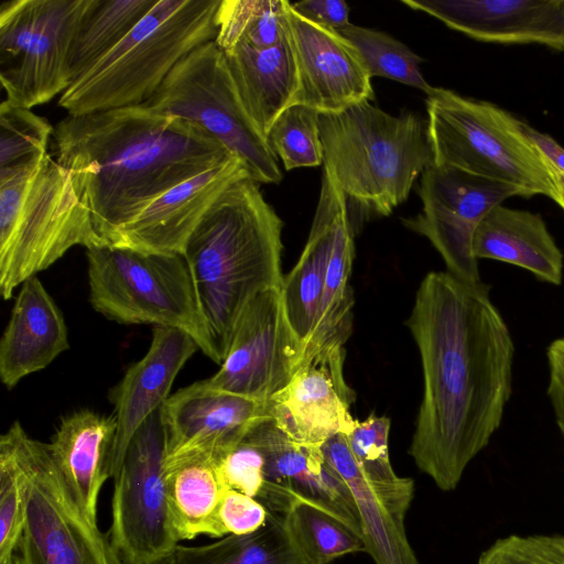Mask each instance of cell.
I'll list each match as a JSON object with an SVG mask.
<instances>
[{"label": "cell", "instance_id": "cell-45", "mask_svg": "<svg viewBox=\"0 0 564 564\" xmlns=\"http://www.w3.org/2000/svg\"><path fill=\"white\" fill-rule=\"evenodd\" d=\"M555 178L558 193L555 203H557L564 209V175L557 173L555 174Z\"/></svg>", "mask_w": 564, "mask_h": 564}, {"label": "cell", "instance_id": "cell-8", "mask_svg": "<svg viewBox=\"0 0 564 564\" xmlns=\"http://www.w3.org/2000/svg\"><path fill=\"white\" fill-rule=\"evenodd\" d=\"M3 435L20 468L24 529L15 564H124L109 534L80 510L47 444L32 438L19 421Z\"/></svg>", "mask_w": 564, "mask_h": 564}, {"label": "cell", "instance_id": "cell-43", "mask_svg": "<svg viewBox=\"0 0 564 564\" xmlns=\"http://www.w3.org/2000/svg\"><path fill=\"white\" fill-rule=\"evenodd\" d=\"M549 398L556 424H564V337L553 339L546 347Z\"/></svg>", "mask_w": 564, "mask_h": 564}, {"label": "cell", "instance_id": "cell-17", "mask_svg": "<svg viewBox=\"0 0 564 564\" xmlns=\"http://www.w3.org/2000/svg\"><path fill=\"white\" fill-rule=\"evenodd\" d=\"M246 438L264 457V484L256 499L268 511L284 514L289 501L300 496L332 508L360 527L350 490L321 447L292 441L271 419L258 424Z\"/></svg>", "mask_w": 564, "mask_h": 564}, {"label": "cell", "instance_id": "cell-1", "mask_svg": "<svg viewBox=\"0 0 564 564\" xmlns=\"http://www.w3.org/2000/svg\"><path fill=\"white\" fill-rule=\"evenodd\" d=\"M485 282L430 272L408 326L421 356L423 398L409 453L444 490L499 430L512 395L514 341Z\"/></svg>", "mask_w": 564, "mask_h": 564}, {"label": "cell", "instance_id": "cell-44", "mask_svg": "<svg viewBox=\"0 0 564 564\" xmlns=\"http://www.w3.org/2000/svg\"><path fill=\"white\" fill-rule=\"evenodd\" d=\"M520 127L530 142L540 151L555 171V174L564 175V148L552 137L540 132L530 124L520 120Z\"/></svg>", "mask_w": 564, "mask_h": 564}, {"label": "cell", "instance_id": "cell-23", "mask_svg": "<svg viewBox=\"0 0 564 564\" xmlns=\"http://www.w3.org/2000/svg\"><path fill=\"white\" fill-rule=\"evenodd\" d=\"M347 215L345 196L334 174L323 166L319 197L307 241L281 286L286 316L304 347L318 316L336 230Z\"/></svg>", "mask_w": 564, "mask_h": 564}, {"label": "cell", "instance_id": "cell-47", "mask_svg": "<svg viewBox=\"0 0 564 564\" xmlns=\"http://www.w3.org/2000/svg\"><path fill=\"white\" fill-rule=\"evenodd\" d=\"M557 427H558V430H560V432H561V434H562V436L564 438V424L560 423V424H557Z\"/></svg>", "mask_w": 564, "mask_h": 564}, {"label": "cell", "instance_id": "cell-9", "mask_svg": "<svg viewBox=\"0 0 564 564\" xmlns=\"http://www.w3.org/2000/svg\"><path fill=\"white\" fill-rule=\"evenodd\" d=\"M142 106L204 128L243 162L253 181H281L278 158L245 108L215 41L183 57Z\"/></svg>", "mask_w": 564, "mask_h": 564}, {"label": "cell", "instance_id": "cell-26", "mask_svg": "<svg viewBox=\"0 0 564 564\" xmlns=\"http://www.w3.org/2000/svg\"><path fill=\"white\" fill-rule=\"evenodd\" d=\"M325 459L350 490L366 552L376 564H420L408 540L404 517L367 479L355 459L347 435L337 434L321 447Z\"/></svg>", "mask_w": 564, "mask_h": 564}, {"label": "cell", "instance_id": "cell-33", "mask_svg": "<svg viewBox=\"0 0 564 564\" xmlns=\"http://www.w3.org/2000/svg\"><path fill=\"white\" fill-rule=\"evenodd\" d=\"M286 0H221L216 13L215 43L221 51L238 44L264 50L288 32Z\"/></svg>", "mask_w": 564, "mask_h": 564}, {"label": "cell", "instance_id": "cell-5", "mask_svg": "<svg viewBox=\"0 0 564 564\" xmlns=\"http://www.w3.org/2000/svg\"><path fill=\"white\" fill-rule=\"evenodd\" d=\"M221 0H159L134 29L59 96L68 115L145 104L174 66L215 41Z\"/></svg>", "mask_w": 564, "mask_h": 564}, {"label": "cell", "instance_id": "cell-36", "mask_svg": "<svg viewBox=\"0 0 564 564\" xmlns=\"http://www.w3.org/2000/svg\"><path fill=\"white\" fill-rule=\"evenodd\" d=\"M265 138L286 171L324 164L319 112L307 106L292 105L284 109Z\"/></svg>", "mask_w": 564, "mask_h": 564}, {"label": "cell", "instance_id": "cell-6", "mask_svg": "<svg viewBox=\"0 0 564 564\" xmlns=\"http://www.w3.org/2000/svg\"><path fill=\"white\" fill-rule=\"evenodd\" d=\"M425 104L433 164L512 185L524 197L544 195L556 202L555 171L518 118L442 87H434Z\"/></svg>", "mask_w": 564, "mask_h": 564}, {"label": "cell", "instance_id": "cell-21", "mask_svg": "<svg viewBox=\"0 0 564 564\" xmlns=\"http://www.w3.org/2000/svg\"><path fill=\"white\" fill-rule=\"evenodd\" d=\"M198 349L196 340L181 329L153 327L147 354L127 369L111 391L117 433L110 478L118 476L135 432L169 399L176 376Z\"/></svg>", "mask_w": 564, "mask_h": 564}, {"label": "cell", "instance_id": "cell-7", "mask_svg": "<svg viewBox=\"0 0 564 564\" xmlns=\"http://www.w3.org/2000/svg\"><path fill=\"white\" fill-rule=\"evenodd\" d=\"M89 301L94 310L122 324H153L189 334L216 362L182 253L147 252L112 245L87 249Z\"/></svg>", "mask_w": 564, "mask_h": 564}, {"label": "cell", "instance_id": "cell-16", "mask_svg": "<svg viewBox=\"0 0 564 564\" xmlns=\"http://www.w3.org/2000/svg\"><path fill=\"white\" fill-rule=\"evenodd\" d=\"M286 13L297 72L292 105L335 113L375 99L371 76L358 50L345 36L301 17L291 2Z\"/></svg>", "mask_w": 564, "mask_h": 564}, {"label": "cell", "instance_id": "cell-25", "mask_svg": "<svg viewBox=\"0 0 564 564\" xmlns=\"http://www.w3.org/2000/svg\"><path fill=\"white\" fill-rule=\"evenodd\" d=\"M477 260L519 267L539 281L558 286L564 279V254L542 216L499 204L477 226L473 237Z\"/></svg>", "mask_w": 564, "mask_h": 564}, {"label": "cell", "instance_id": "cell-48", "mask_svg": "<svg viewBox=\"0 0 564 564\" xmlns=\"http://www.w3.org/2000/svg\"><path fill=\"white\" fill-rule=\"evenodd\" d=\"M4 564H15V563H14V560L12 558L11 561H9V562H7Z\"/></svg>", "mask_w": 564, "mask_h": 564}, {"label": "cell", "instance_id": "cell-31", "mask_svg": "<svg viewBox=\"0 0 564 564\" xmlns=\"http://www.w3.org/2000/svg\"><path fill=\"white\" fill-rule=\"evenodd\" d=\"M354 237L347 215L336 230L318 316L305 344L302 362L329 346L345 345L351 334L355 303L350 285L355 258Z\"/></svg>", "mask_w": 564, "mask_h": 564}, {"label": "cell", "instance_id": "cell-22", "mask_svg": "<svg viewBox=\"0 0 564 564\" xmlns=\"http://www.w3.org/2000/svg\"><path fill=\"white\" fill-rule=\"evenodd\" d=\"M69 348L64 316L40 279L21 284L0 339V379L12 389Z\"/></svg>", "mask_w": 564, "mask_h": 564}, {"label": "cell", "instance_id": "cell-19", "mask_svg": "<svg viewBox=\"0 0 564 564\" xmlns=\"http://www.w3.org/2000/svg\"><path fill=\"white\" fill-rule=\"evenodd\" d=\"M484 42L542 44L564 52V0H401Z\"/></svg>", "mask_w": 564, "mask_h": 564}, {"label": "cell", "instance_id": "cell-24", "mask_svg": "<svg viewBox=\"0 0 564 564\" xmlns=\"http://www.w3.org/2000/svg\"><path fill=\"white\" fill-rule=\"evenodd\" d=\"M116 433L113 415L84 409L64 416L47 444L76 503L93 523L100 489L110 478Z\"/></svg>", "mask_w": 564, "mask_h": 564}, {"label": "cell", "instance_id": "cell-28", "mask_svg": "<svg viewBox=\"0 0 564 564\" xmlns=\"http://www.w3.org/2000/svg\"><path fill=\"white\" fill-rule=\"evenodd\" d=\"M163 478L178 541L200 534L223 538L218 509L227 488L220 479L214 455L194 449L165 457Z\"/></svg>", "mask_w": 564, "mask_h": 564}, {"label": "cell", "instance_id": "cell-29", "mask_svg": "<svg viewBox=\"0 0 564 564\" xmlns=\"http://www.w3.org/2000/svg\"><path fill=\"white\" fill-rule=\"evenodd\" d=\"M158 1L87 0L67 53L69 86L110 53Z\"/></svg>", "mask_w": 564, "mask_h": 564}, {"label": "cell", "instance_id": "cell-3", "mask_svg": "<svg viewBox=\"0 0 564 564\" xmlns=\"http://www.w3.org/2000/svg\"><path fill=\"white\" fill-rule=\"evenodd\" d=\"M259 184L245 177L225 188L183 250L219 365L247 305L283 283V223Z\"/></svg>", "mask_w": 564, "mask_h": 564}, {"label": "cell", "instance_id": "cell-41", "mask_svg": "<svg viewBox=\"0 0 564 564\" xmlns=\"http://www.w3.org/2000/svg\"><path fill=\"white\" fill-rule=\"evenodd\" d=\"M267 518V508L256 498L235 489L225 490L218 509L223 536L252 533L265 523Z\"/></svg>", "mask_w": 564, "mask_h": 564}, {"label": "cell", "instance_id": "cell-10", "mask_svg": "<svg viewBox=\"0 0 564 564\" xmlns=\"http://www.w3.org/2000/svg\"><path fill=\"white\" fill-rule=\"evenodd\" d=\"M106 245L68 172L46 153L21 203L10 237L0 243V293L15 289L47 269L70 248Z\"/></svg>", "mask_w": 564, "mask_h": 564}, {"label": "cell", "instance_id": "cell-14", "mask_svg": "<svg viewBox=\"0 0 564 564\" xmlns=\"http://www.w3.org/2000/svg\"><path fill=\"white\" fill-rule=\"evenodd\" d=\"M303 354L281 288H272L247 305L219 370L203 381L215 390L268 402L291 381Z\"/></svg>", "mask_w": 564, "mask_h": 564}, {"label": "cell", "instance_id": "cell-2", "mask_svg": "<svg viewBox=\"0 0 564 564\" xmlns=\"http://www.w3.org/2000/svg\"><path fill=\"white\" fill-rule=\"evenodd\" d=\"M53 141L108 245L166 191L237 158L200 126L143 106L67 115Z\"/></svg>", "mask_w": 564, "mask_h": 564}, {"label": "cell", "instance_id": "cell-38", "mask_svg": "<svg viewBox=\"0 0 564 564\" xmlns=\"http://www.w3.org/2000/svg\"><path fill=\"white\" fill-rule=\"evenodd\" d=\"M20 468L9 440L0 437V564L11 561L24 529Z\"/></svg>", "mask_w": 564, "mask_h": 564}, {"label": "cell", "instance_id": "cell-40", "mask_svg": "<svg viewBox=\"0 0 564 564\" xmlns=\"http://www.w3.org/2000/svg\"><path fill=\"white\" fill-rule=\"evenodd\" d=\"M227 489L257 498L264 484V457L246 437L228 452L214 456Z\"/></svg>", "mask_w": 564, "mask_h": 564}, {"label": "cell", "instance_id": "cell-12", "mask_svg": "<svg viewBox=\"0 0 564 564\" xmlns=\"http://www.w3.org/2000/svg\"><path fill=\"white\" fill-rule=\"evenodd\" d=\"M161 408L133 435L113 479L108 534L124 564H155L174 554L180 542L163 478L166 433Z\"/></svg>", "mask_w": 564, "mask_h": 564}, {"label": "cell", "instance_id": "cell-13", "mask_svg": "<svg viewBox=\"0 0 564 564\" xmlns=\"http://www.w3.org/2000/svg\"><path fill=\"white\" fill-rule=\"evenodd\" d=\"M422 210L402 218L404 227L430 240L443 258L446 271L470 283L481 282L473 237L481 219L509 197L523 196L509 184L464 171L429 165L417 188Z\"/></svg>", "mask_w": 564, "mask_h": 564}, {"label": "cell", "instance_id": "cell-4", "mask_svg": "<svg viewBox=\"0 0 564 564\" xmlns=\"http://www.w3.org/2000/svg\"><path fill=\"white\" fill-rule=\"evenodd\" d=\"M323 166L341 189L351 229L386 217L404 203L433 163L427 123L406 111L390 115L370 101L339 112L319 113Z\"/></svg>", "mask_w": 564, "mask_h": 564}, {"label": "cell", "instance_id": "cell-30", "mask_svg": "<svg viewBox=\"0 0 564 564\" xmlns=\"http://www.w3.org/2000/svg\"><path fill=\"white\" fill-rule=\"evenodd\" d=\"M174 554L178 564H314L291 534L284 514L271 511L252 533L229 534L199 546L178 544Z\"/></svg>", "mask_w": 564, "mask_h": 564}, {"label": "cell", "instance_id": "cell-42", "mask_svg": "<svg viewBox=\"0 0 564 564\" xmlns=\"http://www.w3.org/2000/svg\"><path fill=\"white\" fill-rule=\"evenodd\" d=\"M292 8L308 21L338 32L350 24L349 7L343 0H303Z\"/></svg>", "mask_w": 564, "mask_h": 564}, {"label": "cell", "instance_id": "cell-34", "mask_svg": "<svg viewBox=\"0 0 564 564\" xmlns=\"http://www.w3.org/2000/svg\"><path fill=\"white\" fill-rule=\"evenodd\" d=\"M390 420L371 413L356 421L347 441L349 448L367 479L388 503L405 516L414 494L413 479L398 476L390 463L388 438Z\"/></svg>", "mask_w": 564, "mask_h": 564}, {"label": "cell", "instance_id": "cell-37", "mask_svg": "<svg viewBox=\"0 0 564 564\" xmlns=\"http://www.w3.org/2000/svg\"><path fill=\"white\" fill-rule=\"evenodd\" d=\"M54 127L31 109L6 99L0 105V169H8L47 153Z\"/></svg>", "mask_w": 564, "mask_h": 564}, {"label": "cell", "instance_id": "cell-18", "mask_svg": "<svg viewBox=\"0 0 564 564\" xmlns=\"http://www.w3.org/2000/svg\"><path fill=\"white\" fill-rule=\"evenodd\" d=\"M161 413L165 457L194 449L219 456L271 419L268 402L212 389L203 380L171 394Z\"/></svg>", "mask_w": 564, "mask_h": 564}, {"label": "cell", "instance_id": "cell-35", "mask_svg": "<svg viewBox=\"0 0 564 564\" xmlns=\"http://www.w3.org/2000/svg\"><path fill=\"white\" fill-rule=\"evenodd\" d=\"M339 33L358 50L371 78L395 80L426 95L433 90L421 70L424 59L404 43L386 32L351 23Z\"/></svg>", "mask_w": 564, "mask_h": 564}, {"label": "cell", "instance_id": "cell-32", "mask_svg": "<svg viewBox=\"0 0 564 564\" xmlns=\"http://www.w3.org/2000/svg\"><path fill=\"white\" fill-rule=\"evenodd\" d=\"M284 519L291 534L314 564H328L349 553L366 552L360 527L313 499L293 497Z\"/></svg>", "mask_w": 564, "mask_h": 564}, {"label": "cell", "instance_id": "cell-15", "mask_svg": "<svg viewBox=\"0 0 564 564\" xmlns=\"http://www.w3.org/2000/svg\"><path fill=\"white\" fill-rule=\"evenodd\" d=\"M344 346H329L304 360L268 401L271 420L292 441L322 447L330 437L354 430L355 392L344 377Z\"/></svg>", "mask_w": 564, "mask_h": 564}, {"label": "cell", "instance_id": "cell-39", "mask_svg": "<svg viewBox=\"0 0 564 564\" xmlns=\"http://www.w3.org/2000/svg\"><path fill=\"white\" fill-rule=\"evenodd\" d=\"M478 564H564V534H511L485 550Z\"/></svg>", "mask_w": 564, "mask_h": 564}, {"label": "cell", "instance_id": "cell-11", "mask_svg": "<svg viewBox=\"0 0 564 564\" xmlns=\"http://www.w3.org/2000/svg\"><path fill=\"white\" fill-rule=\"evenodd\" d=\"M87 0H8L0 4V80L6 100L31 109L69 86V44Z\"/></svg>", "mask_w": 564, "mask_h": 564}, {"label": "cell", "instance_id": "cell-20", "mask_svg": "<svg viewBox=\"0 0 564 564\" xmlns=\"http://www.w3.org/2000/svg\"><path fill=\"white\" fill-rule=\"evenodd\" d=\"M245 177H250L246 165L234 158L186 180L154 199L109 245L183 254L188 237L216 198Z\"/></svg>", "mask_w": 564, "mask_h": 564}, {"label": "cell", "instance_id": "cell-27", "mask_svg": "<svg viewBox=\"0 0 564 564\" xmlns=\"http://www.w3.org/2000/svg\"><path fill=\"white\" fill-rule=\"evenodd\" d=\"M224 53L245 108L265 135L278 116L292 105L297 90L289 33L270 48L238 44Z\"/></svg>", "mask_w": 564, "mask_h": 564}, {"label": "cell", "instance_id": "cell-46", "mask_svg": "<svg viewBox=\"0 0 564 564\" xmlns=\"http://www.w3.org/2000/svg\"><path fill=\"white\" fill-rule=\"evenodd\" d=\"M155 564H178L175 557V554H172L171 556L155 563Z\"/></svg>", "mask_w": 564, "mask_h": 564}]
</instances>
